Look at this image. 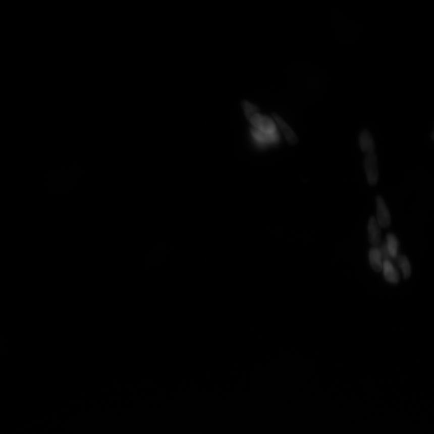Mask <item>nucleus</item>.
Listing matches in <instances>:
<instances>
[{"label": "nucleus", "instance_id": "nucleus-1", "mask_svg": "<svg viewBox=\"0 0 434 434\" xmlns=\"http://www.w3.org/2000/svg\"><path fill=\"white\" fill-rule=\"evenodd\" d=\"M245 116L249 121L253 128L268 134L277 133V126L274 120L270 117L262 116L259 113V108L256 105L248 101L242 102Z\"/></svg>", "mask_w": 434, "mask_h": 434}, {"label": "nucleus", "instance_id": "nucleus-2", "mask_svg": "<svg viewBox=\"0 0 434 434\" xmlns=\"http://www.w3.org/2000/svg\"><path fill=\"white\" fill-rule=\"evenodd\" d=\"M364 166L368 184L375 185L379 178L378 172L377 158L374 151L369 152L365 155Z\"/></svg>", "mask_w": 434, "mask_h": 434}, {"label": "nucleus", "instance_id": "nucleus-3", "mask_svg": "<svg viewBox=\"0 0 434 434\" xmlns=\"http://www.w3.org/2000/svg\"><path fill=\"white\" fill-rule=\"evenodd\" d=\"M251 135L256 143L260 146L274 145L278 143L280 140V134L278 132L274 134H268L263 133L254 128L250 130Z\"/></svg>", "mask_w": 434, "mask_h": 434}, {"label": "nucleus", "instance_id": "nucleus-4", "mask_svg": "<svg viewBox=\"0 0 434 434\" xmlns=\"http://www.w3.org/2000/svg\"><path fill=\"white\" fill-rule=\"evenodd\" d=\"M376 221L381 228H387L391 224V216L385 201L381 196L376 198Z\"/></svg>", "mask_w": 434, "mask_h": 434}, {"label": "nucleus", "instance_id": "nucleus-5", "mask_svg": "<svg viewBox=\"0 0 434 434\" xmlns=\"http://www.w3.org/2000/svg\"><path fill=\"white\" fill-rule=\"evenodd\" d=\"M272 116L275 122H277L279 128L281 130L282 132L283 133L288 143L290 145L296 144L298 142V138L290 126H288L286 122L278 114L273 113Z\"/></svg>", "mask_w": 434, "mask_h": 434}, {"label": "nucleus", "instance_id": "nucleus-6", "mask_svg": "<svg viewBox=\"0 0 434 434\" xmlns=\"http://www.w3.org/2000/svg\"><path fill=\"white\" fill-rule=\"evenodd\" d=\"M368 238L370 243L373 247H377L381 243V227L373 216L370 217L368 223Z\"/></svg>", "mask_w": 434, "mask_h": 434}, {"label": "nucleus", "instance_id": "nucleus-7", "mask_svg": "<svg viewBox=\"0 0 434 434\" xmlns=\"http://www.w3.org/2000/svg\"><path fill=\"white\" fill-rule=\"evenodd\" d=\"M382 271L386 280L392 284H398L399 281V275L398 270L393 265L392 260H384Z\"/></svg>", "mask_w": 434, "mask_h": 434}, {"label": "nucleus", "instance_id": "nucleus-8", "mask_svg": "<svg viewBox=\"0 0 434 434\" xmlns=\"http://www.w3.org/2000/svg\"><path fill=\"white\" fill-rule=\"evenodd\" d=\"M359 147L365 154L374 151L375 145L373 136L368 130H362L359 137Z\"/></svg>", "mask_w": 434, "mask_h": 434}, {"label": "nucleus", "instance_id": "nucleus-9", "mask_svg": "<svg viewBox=\"0 0 434 434\" xmlns=\"http://www.w3.org/2000/svg\"><path fill=\"white\" fill-rule=\"evenodd\" d=\"M368 259L371 267L374 271L376 272L382 271L383 260L379 247L371 248L368 252Z\"/></svg>", "mask_w": 434, "mask_h": 434}, {"label": "nucleus", "instance_id": "nucleus-10", "mask_svg": "<svg viewBox=\"0 0 434 434\" xmlns=\"http://www.w3.org/2000/svg\"><path fill=\"white\" fill-rule=\"evenodd\" d=\"M385 243L391 259L395 260L399 253V243L398 238L395 235L389 234L387 235V240Z\"/></svg>", "mask_w": 434, "mask_h": 434}, {"label": "nucleus", "instance_id": "nucleus-11", "mask_svg": "<svg viewBox=\"0 0 434 434\" xmlns=\"http://www.w3.org/2000/svg\"><path fill=\"white\" fill-rule=\"evenodd\" d=\"M397 263L401 269L403 276L405 279L410 278L411 274V266L410 260L405 255H398L396 259Z\"/></svg>", "mask_w": 434, "mask_h": 434}, {"label": "nucleus", "instance_id": "nucleus-12", "mask_svg": "<svg viewBox=\"0 0 434 434\" xmlns=\"http://www.w3.org/2000/svg\"><path fill=\"white\" fill-rule=\"evenodd\" d=\"M381 255H382V258L383 261L386 260H390L392 259L390 258V254L389 253L388 249H387V246L386 243H384L381 245V247L379 248Z\"/></svg>", "mask_w": 434, "mask_h": 434}, {"label": "nucleus", "instance_id": "nucleus-13", "mask_svg": "<svg viewBox=\"0 0 434 434\" xmlns=\"http://www.w3.org/2000/svg\"><path fill=\"white\" fill-rule=\"evenodd\" d=\"M433 138H434V135H433V132L432 134V139H433Z\"/></svg>", "mask_w": 434, "mask_h": 434}]
</instances>
